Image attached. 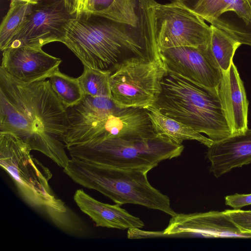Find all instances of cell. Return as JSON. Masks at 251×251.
<instances>
[{
	"instance_id": "cell-2",
	"label": "cell",
	"mask_w": 251,
	"mask_h": 251,
	"mask_svg": "<svg viewBox=\"0 0 251 251\" xmlns=\"http://www.w3.org/2000/svg\"><path fill=\"white\" fill-rule=\"evenodd\" d=\"M63 43L83 66L105 72L130 57H150L138 26L91 12L76 15Z\"/></svg>"
},
{
	"instance_id": "cell-30",
	"label": "cell",
	"mask_w": 251,
	"mask_h": 251,
	"mask_svg": "<svg viewBox=\"0 0 251 251\" xmlns=\"http://www.w3.org/2000/svg\"><path fill=\"white\" fill-rule=\"evenodd\" d=\"M175 0H171V1H175Z\"/></svg>"
},
{
	"instance_id": "cell-3",
	"label": "cell",
	"mask_w": 251,
	"mask_h": 251,
	"mask_svg": "<svg viewBox=\"0 0 251 251\" xmlns=\"http://www.w3.org/2000/svg\"><path fill=\"white\" fill-rule=\"evenodd\" d=\"M29 145L13 133L0 132V165L23 199L63 231L82 233L81 221L52 191L50 171L33 157Z\"/></svg>"
},
{
	"instance_id": "cell-29",
	"label": "cell",
	"mask_w": 251,
	"mask_h": 251,
	"mask_svg": "<svg viewBox=\"0 0 251 251\" xmlns=\"http://www.w3.org/2000/svg\"><path fill=\"white\" fill-rule=\"evenodd\" d=\"M66 1L72 7V8L73 9V11L74 12V0H66Z\"/></svg>"
},
{
	"instance_id": "cell-20",
	"label": "cell",
	"mask_w": 251,
	"mask_h": 251,
	"mask_svg": "<svg viewBox=\"0 0 251 251\" xmlns=\"http://www.w3.org/2000/svg\"><path fill=\"white\" fill-rule=\"evenodd\" d=\"M110 73L84 66L83 73L77 77L84 95L111 97Z\"/></svg>"
},
{
	"instance_id": "cell-22",
	"label": "cell",
	"mask_w": 251,
	"mask_h": 251,
	"mask_svg": "<svg viewBox=\"0 0 251 251\" xmlns=\"http://www.w3.org/2000/svg\"><path fill=\"white\" fill-rule=\"evenodd\" d=\"M237 0H198L192 9L204 20L212 25L223 13L231 11Z\"/></svg>"
},
{
	"instance_id": "cell-23",
	"label": "cell",
	"mask_w": 251,
	"mask_h": 251,
	"mask_svg": "<svg viewBox=\"0 0 251 251\" xmlns=\"http://www.w3.org/2000/svg\"><path fill=\"white\" fill-rule=\"evenodd\" d=\"M224 212L242 232L251 233V210L233 209Z\"/></svg>"
},
{
	"instance_id": "cell-15",
	"label": "cell",
	"mask_w": 251,
	"mask_h": 251,
	"mask_svg": "<svg viewBox=\"0 0 251 251\" xmlns=\"http://www.w3.org/2000/svg\"><path fill=\"white\" fill-rule=\"evenodd\" d=\"M74 200L80 210L95 222L96 226L125 230L140 229L144 226L139 218L129 214L121 208V205L99 201L82 189L75 191Z\"/></svg>"
},
{
	"instance_id": "cell-18",
	"label": "cell",
	"mask_w": 251,
	"mask_h": 251,
	"mask_svg": "<svg viewBox=\"0 0 251 251\" xmlns=\"http://www.w3.org/2000/svg\"><path fill=\"white\" fill-rule=\"evenodd\" d=\"M31 4L11 0L9 9L0 26V49L5 50L11 40L23 25L31 12Z\"/></svg>"
},
{
	"instance_id": "cell-5",
	"label": "cell",
	"mask_w": 251,
	"mask_h": 251,
	"mask_svg": "<svg viewBox=\"0 0 251 251\" xmlns=\"http://www.w3.org/2000/svg\"><path fill=\"white\" fill-rule=\"evenodd\" d=\"M63 172L75 182L97 191L120 205H140L171 216L176 213L171 207L169 198L150 184L145 171L71 158Z\"/></svg>"
},
{
	"instance_id": "cell-11",
	"label": "cell",
	"mask_w": 251,
	"mask_h": 251,
	"mask_svg": "<svg viewBox=\"0 0 251 251\" xmlns=\"http://www.w3.org/2000/svg\"><path fill=\"white\" fill-rule=\"evenodd\" d=\"M158 235L170 237L202 236L251 238L242 232L224 211H211L190 214L176 213Z\"/></svg>"
},
{
	"instance_id": "cell-10",
	"label": "cell",
	"mask_w": 251,
	"mask_h": 251,
	"mask_svg": "<svg viewBox=\"0 0 251 251\" xmlns=\"http://www.w3.org/2000/svg\"><path fill=\"white\" fill-rule=\"evenodd\" d=\"M159 53L168 72L179 75L218 96L223 71L208 46L174 47L162 50Z\"/></svg>"
},
{
	"instance_id": "cell-16",
	"label": "cell",
	"mask_w": 251,
	"mask_h": 251,
	"mask_svg": "<svg viewBox=\"0 0 251 251\" xmlns=\"http://www.w3.org/2000/svg\"><path fill=\"white\" fill-rule=\"evenodd\" d=\"M145 109L157 134L168 137L179 144L186 140H195L209 148L214 143L191 127L165 115L153 105Z\"/></svg>"
},
{
	"instance_id": "cell-13",
	"label": "cell",
	"mask_w": 251,
	"mask_h": 251,
	"mask_svg": "<svg viewBox=\"0 0 251 251\" xmlns=\"http://www.w3.org/2000/svg\"><path fill=\"white\" fill-rule=\"evenodd\" d=\"M217 92L231 135L244 133L248 129L249 101L243 82L233 62L227 71L223 72Z\"/></svg>"
},
{
	"instance_id": "cell-24",
	"label": "cell",
	"mask_w": 251,
	"mask_h": 251,
	"mask_svg": "<svg viewBox=\"0 0 251 251\" xmlns=\"http://www.w3.org/2000/svg\"><path fill=\"white\" fill-rule=\"evenodd\" d=\"M231 11L241 18L246 25L251 28V2L250 0H237Z\"/></svg>"
},
{
	"instance_id": "cell-1",
	"label": "cell",
	"mask_w": 251,
	"mask_h": 251,
	"mask_svg": "<svg viewBox=\"0 0 251 251\" xmlns=\"http://www.w3.org/2000/svg\"><path fill=\"white\" fill-rule=\"evenodd\" d=\"M68 126L67 108L49 80L26 83L0 68V132L13 133L64 169Z\"/></svg>"
},
{
	"instance_id": "cell-27",
	"label": "cell",
	"mask_w": 251,
	"mask_h": 251,
	"mask_svg": "<svg viewBox=\"0 0 251 251\" xmlns=\"http://www.w3.org/2000/svg\"><path fill=\"white\" fill-rule=\"evenodd\" d=\"M91 0H74V10L76 15L87 11Z\"/></svg>"
},
{
	"instance_id": "cell-9",
	"label": "cell",
	"mask_w": 251,
	"mask_h": 251,
	"mask_svg": "<svg viewBox=\"0 0 251 251\" xmlns=\"http://www.w3.org/2000/svg\"><path fill=\"white\" fill-rule=\"evenodd\" d=\"M76 15L66 0H39L32 5L26 21L6 49L42 48L51 42L63 43L69 25Z\"/></svg>"
},
{
	"instance_id": "cell-19",
	"label": "cell",
	"mask_w": 251,
	"mask_h": 251,
	"mask_svg": "<svg viewBox=\"0 0 251 251\" xmlns=\"http://www.w3.org/2000/svg\"><path fill=\"white\" fill-rule=\"evenodd\" d=\"M49 80L53 91L66 108L75 104L84 96L78 78L70 76L59 70L52 74Z\"/></svg>"
},
{
	"instance_id": "cell-25",
	"label": "cell",
	"mask_w": 251,
	"mask_h": 251,
	"mask_svg": "<svg viewBox=\"0 0 251 251\" xmlns=\"http://www.w3.org/2000/svg\"><path fill=\"white\" fill-rule=\"evenodd\" d=\"M225 204L234 209H240L243 207L251 205V194H239L226 196L225 198Z\"/></svg>"
},
{
	"instance_id": "cell-28",
	"label": "cell",
	"mask_w": 251,
	"mask_h": 251,
	"mask_svg": "<svg viewBox=\"0 0 251 251\" xmlns=\"http://www.w3.org/2000/svg\"><path fill=\"white\" fill-rule=\"evenodd\" d=\"M11 0L27 2L31 4H34L37 3L39 0H11Z\"/></svg>"
},
{
	"instance_id": "cell-6",
	"label": "cell",
	"mask_w": 251,
	"mask_h": 251,
	"mask_svg": "<svg viewBox=\"0 0 251 251\" xmlns=\"http://www.w3.org/2000/svg\"><path fill=\"white\" fill-rule=\"evenodd\" d=\"M71 158L148 173L162 161L179 156L184 146L159 134L125 136L67 147Z\"/></svg>"
},
{
	"instance_id": "cell-26",
	"label": "cell",
	"mask_w": 251,
	"mask_h": 251,
	"mask_svg": "<svg viewBox=\"0 0 251 251\" xmlns=\"http://www.w3.org/2000/svg\"><path fill=\"white\" fill-rule=\"evenodd\" d=\"M113 0H91L87 10V12L97 13L109 6Z\"/></svg>"
},
{
	"instance_id": "cell-8",
	"label": "cell",
	"mask_w": 251,
	"mask_h": 251,
	"mask_svg": "<svg viewBox=\"0 0 251 251\" xmlns=\"http://www.w3.org/2000/svg\"><path fill=\"white\" fill-rule=\"evenodd\" d=\"M154 33L159 52L178 47L205 48L211 28L183 0L153 4Z\"/></svg>"
},
{
	"instance_id": "cell-4",
	"label": "cell",
	"mask_w": 251,
	"mask_h": 251,
	"mask_svg": "<svg viewBox=\"0 0 251 251\" xmlns=\"http://www.w3.org/2000/svg\"><path fill=\"white\" fill-rule=\"evenodd\" d=\"M161 86L153 106L162 113L205 134L214 142L231 135L218 96L168 71Z\"/></svg>"
},
{
	"instance_id": "cell-17",
	"label": "cell",
	"mask_w": 251,
	"mask_h": 251,
	"mask_svg": "<svg viewBox=\"0 0 251 251\" xmlns=\"http://www.w3.org/2000/svg\"><path fill=\"white\" fill-rule=\"evenodd\" d=\"M210 26L211 35L208 47L222 71H226L233 62V58L238 48L243 44L248 45V43L238 35L214 25Z\"/></svg>"
},
{
	"instance_id": "cell-14",
	"label": "cell",
	"mask_w": 251,
	"mask_h": 251,
	"mask_svg": "<svg viewBox=\"0 0 251 251\" xmlns=\"http://www.w3.org/2000/svg\"><path fill=\"white\" fill-rule=\"evenodd\" d=\"M206 157L210 163V172L216 177L251 163V129L214 142Z\"/></svg>"
},
{
	"instance_id": "cell-7",
	"label": "cell",
	"mask_w": 251,
	"mask_h": 251,
	"mask_svg": "<svg viewBox=\"0 0 251 251\" xmlns=\"http://www.w3.org/2000/svg\"><path fill=\"white\" fill-rule=\"evenodd\" d=\"M110 73L111 98L117 106L145 109L157 101L162 90L161 81L168 71L160 55L126 58Z\"/></svg>"
},
{
	"instance_id": "cell-21",
	"label": "cell",
	"mask_w": 251,
	"mask_h": 251,
	"mask_svg": "<svg viewBox=\"0 0 251 251\" xmlns=\"http://www.w3.org/2000/svg\"><path fill=\"white\" fill-rule=\"evenodd\" d=\"M95 14L119 23L137 27L139 23L138 1L113 0L106 8Z\"/></svg>"
},
{
	"instance_id": "cell-31",
	"label": "cell",
	"mask_w": 251,
	"mask_h": 251,
	"mask_svg": "<svg viewBox=\"0 0 251 251\" xmlns=\"http://www.w3.org/2000/svg\"><path fill=\"white\" fill-rule=\"evenodd\" d=\"M251 2V0H250Z\"/></svg>"
},
{
	"instance_id": "cell-12",
	"label": "cell",
	"mask_w": 251,
	"mask_h": 251,
	"mask_svg": "<svg viewBox=\"0 0 251 251\" xmlns=\"http://www.w3.org/2000/svg\"><path fill=\"white\" fill-rule=\"evenodd\" d=\"M61 62L41 48L22 47L3 50L0 67L16 78L31 83L49 78Z\"/></svg>"
}]
</instances>
